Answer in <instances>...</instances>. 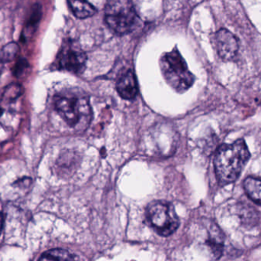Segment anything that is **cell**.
<instances>
[{
    "instance_id": "ba28073f",
    "label": "cell",
    "mask_w": 261,
    "mask_h": 261,
    "mask_svg": "<svg viewBox=\"0 0 261 261\" xmlns=\"http://www.w3.org/2000/svg\"><path fill=\"white\" fill-rule=\"evenodd\" d=\"M118 92L123 99L133 100L138 94V89L135 74L130 70H127L119 78L117 82Z\"/></svg>"
},
{
    "instance_id": "9c48e42d",
    "label": "cell",
    "mask_w": 261,
    "mask_h": 261,
    "mask_svg": "<svg viewBox=\"0 0 261 261\" xmlns=\"http://www.w3.org/2000/svg\"><path fill=\"white\" fill-rule=\"evenodd\" d=\"M68 3L75 16L79 18H86L93 16L96 12L94 6L88 2L70 1Z\"/></svg>"
},
{
    "instance_id": "6da1fadb",
    "label": "cell",
    "mask_w": 261,
    "mask_h": 261,
    "mask_svg": "<svg viewBox=\"0 0 261 261\" xmlns=\"http://www.w3.org/2000/svg\"><path fill=\"white\" fill-rule=\"evenodd\" d=\"M251 157L246 143L239 139L232 144H222L216 152L215 170L222 185L234 182L240 176Z\"/></svg>"
},
{
    "instance_id": "3957f363",
    "label": "cell",
    "mask_w": 261,
    "mask_h": 261,
    "mask_svg": "<svg viewBox=\"0 0 261 261\" xmlns=\"http://www.w3.org/2000/svg\"><path fill=\"white\" fill-rule=\"evenodd\" d=\"M161 67L167 84L176 91L185 92L194 83V76L177 49H173L163 55Z\"/></svg>"
},
{
    "instance_id": "7c38bea8",
    "label": "cell",
    "mask_w": 261,
    "mask_h": 261,
    "mask_svg": "<svg viewBox=\"0 0 261 261\" xmlns=\"http://www.w3.org/2000/svg\"><path fill=\"white\" fill-rule=\"evenodd\" d=\"M39 261H75V259L67 250L58 248L46 251L41 255Z\"/></svg>"
},
{
    "instance_id": "5bb4252c",
    "label": "cell",
    "mask_w": 261,
    "mask_h": 261,
    "mask_svg": "<svg viewBox=\"0 0 261 261\" xmlns=\"http://www.w3.org/2000/svg\"><path fill=\"white\" fill-rule=\"evenodd\" d=\"M21 93H22V89H21L19 84H9L5 90L4 93H3V101H6V102H12V101L18 99L21 96Z\"/></svg>"
},
{
    "instance_id": "2e32d148",
    "label": "cell",
    "mask_w": 261,
    "mask_h": 261,
    "mask_svg": "<svg viewBox=\"0 0 261 261\" xmlns=\"http://www.w3.org/2000/svg\"><path fill=\"white\" fill-rule=\"evenodd\" d=\"M3 225H4V219H3V214L0 212V235H1L2 231H3Z\"/></svg>"
},
{
    "instance_id": "5b68a950",
    "label": "cell",
    "mask_w": 261,
    "mask_h": 261,
    "mask_svg": "<svg viewBox=\"0 0 261 261\" xmlns=\"http://www.w3.org/2000/svg\"><path fill=\"white\" fill-rule=\"evenodd\" d=\"M146 216L152 228L160 235H171L179 228V218L174 207L169 202H152L147 206Z\"/></svg>"
},
{
    "instance_id": "4fadbf2b",
    "label": "cell",
    "mask_w": 261,
    "mask_h": 261,
    "mask_svg": "<svg viewBox=\"0 0 261 261\" xmlns=\"http://www.w3.org/2000/svg\"><path fill=\"white\" fill-rule=\"evenodd\" d=\"M19 47L15 42L8 43L3 46L0 52V61L2 63H9L16 58Z\"/></svg>"
},
{
    "instance_id": "30bf717a",
    "label": "cell",
    "mask_w": 261,
    "mask_h": 261,
    "mask_svg": "<svg viewBox=\"0 0 261 261\" xmlns=\"http://www.w3.org/2000/svg\"><path fill=\"white\" fill-rule=\"evenodd\" d=\"M41 15H42V8L41 5L36 3L32 6L30 16L26 23L25 29L24 32H23L22 38H24V39L29 38V35L35 32L36 26L41 20Z\"/></svg>"
},
{
    "instance_id": "e0dca14e",
    "label": "cell",
    "mask_w": 261,
    "mask_h": 261,
    "mask_svg": "<svg viewBox=\"0 0 261 261\" xmlns=\"http://www.w3.org/2000/svg\"><path fill=\"white\" fill-rule=\"evenodd\" d=\"M3 109L2 108L1 106H0V116H1L2 115H3Z\"/></svg>"
},
{
    "instance_id": "52a82bcc",
    "label": "cell",
    "mask_w": 261,
    "mask_h": 261,
    "mask_svg": "<svg viewBox=\"0 0 261 261\" xmlns=\"http://www.w3.org/2000/svg\"><path fill=\"white\" fill-rule=\"evenodd\" d=\"M216 49L219 56L225 60L230 61L237 55L239 44L238 38L229 31L222 29L215 35Z\"/></svg>"
},
{
    "instance_id": "8fae6325",
    "label": "cell",
    "mask_w": 261,
    "mask_h": 261,
    "mask_svg": "<svg viewBox=\"0 0 261 261\" xmlns=\"http://www.w3.org/2000/svg\"><path fill=\"white\" fill-rule=\"evenodd\" d=\"M244 186L248 196L256 203L261 205V179L254 177L247 178Z\"/></svg>"
},
{
    "instance_id": "9a60e30c",
    "label": "cell",
    "mask_w": 261,
    "mask_h": 261,
    "mask_svg": "<svg viewBox=\"0 0 261 261\" xmlns=\"http://www.w3.org/2000/svg\"><path fill=\"white\" fill-rule=\"evenodd\" d=\"M29 64L25 58H20L12 68V74L16 78H19L21 75H24L25 70L29 68Z\"/></svg>"
},
{
    "instance_id": "7a4b0ae2",
    "label": "cell",
    "mask_w": 261,
    "mask_h": 261,
    "mask_svg": "<svg viewBox=\"0 0 261 261\" xmlns=\"http://www.w3.org/2000/svg\"><path fill=\"white\" fill-rule=\"evenodd\" d=\"M58 114L70 127L84 129L90 124L92 110L88 100L74 95L60 94L55 98Z\"/></svg>"
},
{
    "instance_id": "277c9868",
    "label": "cell",
    "mask_w": 261,
    "mask_h": 261,
    "mask_svg": "<svg viewBox=\"0 0 261 261\" xmlns=\"http://www.w3.org/2000/svg\"><path fill=\"white\" fill-rule=\"evenodd\" d=\"M105 18L113 31L126 34L135 29L138 18L135 6L130 1L111 0L106 5Z\"/></svg>"
},
{
    "instance_id": "8992f818",
    "label": "cell",
    "mask_w": 261,
    "mask_h": 261,
    "mask_svg": "<svg viewBox=\"0 0 261 261\" xmlns=\"http://www.w3.org/2000/svg\"><path fill=\"white\" fill-rule=\"evenodd\" d=\"M87 62L86 54L72 44L64 46L58 56V67L73 74L84 72Z\"/></svg>"
}]
</instances>
